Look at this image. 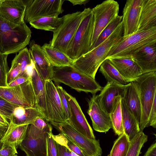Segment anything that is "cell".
Wrapping results in <instances>:
<instances>
[{
	"mask_svg": "<svg viewBox=\"0 0 156 156\" xmlns=\"http://www.w3.org/2000/svg\"><path fill=\"white\" fill-rule=\"evenodd\" d=\"M123 26L122 21L114 31L97 47L74 60L73 66L95 79L98 69L105 60L111 48L122 38Z\"/></svg>",
	"mask_w": 156,
	"mask_h": 156,
	"instance_id": "cell-1",
	"label": "cell"
},
{
	"mask_svg": "<svg viewBox=\"0 0 156 156\" xmlns=\"http://www.w3.org/2000/svg\"><path fill=\"white\" fill-rule=\"evenodd\" d=\"M31 33L25 22L17 24L0 16V52L7 55L19 52L30 44Z\"/></svg>",
	"mask_w": 156,
	"mask_h": 156,
	"instance_id": "cell-2",
	"label": "cell"
},
{
	"mask_svg": "<svg viewBox=\"0 0 156 156\" xmlns=\"http://www.w3.org/2000/svg\"><path fill=\"white\" fill-rule=\"evenodd\" d=\"M51 80L66 85L78 92L92 94L101 91L102 87L91 77L80 72L73 66L53 67Z\"/></svg>",
	"mask_w": 156,
	"mask_h": 156,
	"instance_id": "cell-3",
	"label": "cell"
},
{
	"mask_svg": "<svg viewBox=\"0 0 156 156\" xmlns=\"http://www.w3.org/2000/svg\"><path fill=\"white\" fill-rule=\"evenodd\" d=\"M156 41V27L137 32L121 39L110 50L105 59L131 58L132 54L146 45Z\"/></svg>",
	"mask_w": 156,
	"mask_h": 156,
	"instance_id": "cell-4",
	"label": "cell"
},
{
	"mask_svg": "<svg viewBox=\"0 0 156 156\" xmlns=\"http://www.w3.org/2000/svg\"><path fill=\"white\" fill-rule=\"evenodd\" d=\"M94 27L92 9L86 8L85 16L67 50L66 54L71 59L75 60L90 50Z\"/></svg>",
	"mask_w": 156,
	"mask_h": 156,
	"instance_id": "cell-5",
	"label": "cell"
},
{
	"mask_svg": "<svg viewBox=\"0 0 156 156\" xmlns=\"http://www.w3.org/2000/svg\"><path fill=\"white\" fill-rule=\"evenodd\" d=\"M139 95L142 114L140 131L149 126V116L154 98L156 96V72L142 74L132 81Z\"/></svg>",
	"mask_w": 156,
	"mask_h": 156,
	"instance_id": "cell-6",
	"label": "cell"
},
{
	"mask_svg": "<svg viewBox=\"0 0 156 156\" xmlns=\"http://www.w3.org/2000/svg\"><path fill=\"white\" fill-rule=\"evenodd\" d=\"M86 11H77L63 16V21L58 28L53 32L49 42L51 47L66 54L69 45L76 33Z\"/></svg>",
	"mask_w": 156,
	"mask_h": 156,
	"instance_id": "cell-7",
	"label": "cell"
},
{
	"mask_svg": "<svg viewBox=\"0 0 156 156\" xmlns=\"http://www.w3.org/2000/svg\"><path fill=\"white\" fill-rule=\"evenodd\" d=\"M52 132L51 124L42 128L33 123L28 126L25 137L19 147L26 156H47V140Z\"/></svg>",
	"mask_w": 156,
	"mask_h": 156,
	"instance_id": "cell-8",
	"label": "cell"
},
{
	"mask_svg": "<svg viewBox=\"0 0 156 156\" xmlns=\"http://www.w3.org/2000/svg\"><path fill=\"white\" fill-rule=\"evenodd\" d=\"M0 97L17 106L35 107L36 97L31 77L18 86H0Z\"/></svg>",
	"mask_w": 156,
	"mask_h": 156,
	"instance_id": "cell-9",
	"label": "cell"
},
{
	"mask_svg": "<svg viewBox=\"0 0 156 156\" xmlns=\"http://www.w3.org/2000/svg\"><path fill=\"white\" fill-rule=\"evenodd\" d=\"M65 0H24L26 5L24 21L29 23L39 18L58 16L64 11L62 5Z\"/></svg>",
	"mask_w": 156,
	"mask_h": 156,
	"instance_id": "cell-10",
	"label": "cell"
},
{
	"mask_svg": "<svg viewBox=\"0 0 156 156\" xmlns=\"http://www.w3.org/2000/svg\"><path fill=\"white\" fill-rule=\"evenodd\" d=\"M50 122L78 146L87 156H101L102 152L99 140L90 139L67 123Z\"/></svg>",
	"mask_w": 156,
	"mask_h": 156,
	"instance_id": "cell-11",
	"label": "cell"
},
{
	"mask_svg": "<svg viewBox=\"0 0 156 156\" xmlns=\"http://www.w3.org/2000/svg\"><path fill=\"white\" fill-rule=\"evenodd\" d=\"M119 10V3L113 0L105 1L92 9L94 27L91 48L103 30L118 15Z\"/></svg>",
	"mask_w": 156,
	"mask_h": 156,
	"instance_id": "cell-12",
	"label": "cell"
},
{
	"mask_svg": "<svg viewBox=\"0 0 156 156\" xmlns=\"http://www.w3.org/2000/svg\"><path fill=\"white\" fill-rule=\"evenodd\" d=\"M48 120L49 122L66 123L60 99L51 80L45 81Z\"/></svg>",
	"mask_w": 156,
	"mask_h": 156,
	"instance_id": "cell-13",
	"label": "cell"
},
{
	"mask_svg": "<svg viewBox=\"0 0 156 156\" xmlns=\"http://www.w3.org/2000/svg\"><path fill=\"white\" fill-rule=\"evenodd\" d=\"M65 94L69 105L71 113V117L67 123L90 139H95L93 130L76 98L66 90Z\"/></svg>",
	"mask_w": 156,
	"mask_h": 156,
	"instance_id": "cell-14",
	"label": "cell"
},
{
	"mask_svg": "<svg viewBox=\"0 0 156 156\" xmlns=\"http://www.w3.org/2000/svg\"><path fill=\"white\" fill-rule=\"evenodd\" d=\"M87 101V113L91 120L94 129L99 132L108 131L112 128L110 118L101 105L98 95L93 94Z\"/></svg>",
	"mask_w": 156,
	"mask_h": 156,
	"instance_id": "cell-15",
	"label": "cell"
},
{
	"mask_svg": "<svg viewBox=\"0 0 156 156\" xmlns=\"http://www.w3.org/2000/svg\"><path fill=\"white\" fill-rule=\"evenodd\" d=\"M143 0L126 1L123 10V38L137 32Z\"/></svg>",
	"mask_w": 156,
	"mask_h": 156,
	"instance_id": "cell-16",
	"label": "cell"
},
{
	"mask_svg": "<svg viewBox=\"0 0 156 156\" xmlns=\"http://www.w3.org/2000/svg\"><path fill=\"white\" fill-rule=\"evenodd\" d=\"M131 58L140 68L142 74L156 72V41L134 52Z\"/></svg>",
	"mask_w": 156,
	"mask_h": 156,
	"instance_id": "cell-17",
	"label": "cell"
},
{
	"mask_svg": "<svg viewBox=\"0 0 156 156\" xmlns=\"http://www.w3.org/2000/svg\"><path fill=\"white\" fill-rule=\"evenodd\" d=\"M26 8L24 0H0V16L15 24L25 22Z\"/></svg>",
	"mask_w": 156,
	"mask_h": 156,
	"instance_id": "cell-18",
	"label": "cell"
},
{
	"mask_svg": "<svg viewBox=\"0 0 156 156\" xmlns=\"http://www.w3.org/2000/svg\"><path fill=\"white\" fill-rule=\"evenodd\" d=\"M29 51L38 73L44 80H51L53 67L46 58L41 47L31 41Z\"/></svg>",
	"mask_w": 156,
	"mask_h": 156,
	"instance_id": "cell-19",
	"label": "cell"
},
{
	"mask_svg": "<svg viewBox=\"0 0 156 156\" xmlns=\"http://www.w3.org/2000/svg\"><path fill=\"white\" fill-rule=\"evenodd\" d=\"M108 59L127 83L142 74L140 68L131 58H115Z\"/></svg>",
	"mask_w": 156,
	"mask_h": 156,
	"instance_id": "cell-20",
	"label": "cell"
},
{
	"mask_svg": "<svg viewBox=\"0 0 156 156\" xmlns=\"http://www.w3.org/2000/svg\"><path fill=\"white\" fill-rule=\"evenodd\" d=\"M127 84L122 85L107 82L98 95L101 105L108 114L112 109L115 98L118 95H121L122 98L123 97Z\"/></svg>",
	"mask_w": 156,
	"mask_h": 156,
	"instance_id": "cell-21",
	"label": "cell"
},
{
	"mask_svg": "<svg viewBox=\"0 0 156 156\" xmlns=\"http://www.w3.org/2000/svg\"><path fill=\"white\" fill-rule=\"evenodd\" d=\"M156 27V0H143L137 32Z\"/></svg>",
	"mask_w": 156,
	"mask_h": 156,
	"instance_id": "cell-22",
	"label": "cell"
},
{
	"mask_svg": "<svg viewBox=\"0 0 156 156\" xmlns=\"http://www.w3.org/2000/svg\"><path fill=\"white\" fill-rule=\"evenodd\" d=\"M31 78L36 97L35 107L48 120L45 81L39 74L36 68L34 70Z\"/></svg>",
	"mask_w": 156,
	"mask_h": 156,
	"instance_id": "cell-23",
	"label": "cell"
},
{
	"mask_svg": "<svg viewBox=\"0 0 156 156\" xmlns=\"http://www.w3.org/2000/svg\"><path fill=\"white\" fill-rule=\"evenodd\" d=\"M38 117H44L36 107L18 106L14 110L10 122L17 125H29Z\"/></svg>",
	"mask_w": 156,
	"mask_h": 156,
	"instance_id": "cell-24",
	"label": "cell"
},
{
	"mask_svg": "<svg viewBox=\"0 0 156 156\" xmlns=\"http://www.w3.org/2000/svg\"><path fill=\"white\" fill-rule=\"evenodd\" d=\"M122 98L140 126L142 114L141 106L137 90L132 82L127 84Z\"/></svg>",
	"mask_w": 156,
	"mask_h": 156,
	"instance_id": "cell-25",
	"label": "cell"
},
{
	"mask_svg": "<svg viewBox=\"0 0 156 156\" xmlns=\"http://www.w3.org/2000/svg\"><path fill=\"white\" fill-rule=\"evenodd\" d=\"M41 47L46 58L53 67L73 66L74 60L66 54L51 47L49 44L44 43Z\"/></svg>",
	"mask_w": 156,
	"mask_h": 156,
	"instance_id": "cell-26",
	"label": "cell"
},
{
	"mask_svg": "<svg viewBox=\"0 0 156 156\" xmlns=\"http://www.w3.org/2000/svg\"><path fill=\"white\" fill-rule=\"evenodd\" d=\"M121 107L124 132L130 141L140 131L139 124L122 98Z\"/></svg>",
	"mask_w": 156,
	"mask_h": 156,
	"instance_id": "cell-27",
	"label": "cell"
},
{
	"mask_svg": "<svg viewBox=\"0 0 156 156\" xmlns=\"http://www.w3.org/2000/svg\"><path fill=\"white\" fill-rule=\"evenodd\" d=\"M29 125H17L11 122L3 137L1 139L2 143H10L17 147L25 138Z\"/></svg>",
	"mask_w": 156,
	"mask_h": 156,
	"instance_id": "cell-28",
	"label": "cell"
},
{
	"mask_svg": "<svg viewBox=\"0 0 156 156\" xmlns=\"http://www.w3.org/2000/svg\"><path fill=\"white\" fill-rule=\"evenodd\" d=\"M122 97L118 95L115 98L112 109L109 114L112 128L115 134L119 136L124 133L121 107Z\"/></svg>",
	"mask_w": 156,
	"mask_h": 156,
	"instance_id": "cell-29",
	"label": "cell"
},
{
	"mask_svg": "<svg viewBox=\"0 0 156 156\" xmlns=\"http://www.w3.org/2000/svg\"><path fill=\"white\" fill-rule=\"evenodd\" d=\"M99 71L108 82L126 85L128 83L109 59H105L100 66Z\"/></svg>",
	"mask_w": 156,
	"mask_h": 156,
	"instance_id": "cell-30",
	"label": "cell"
},
{
	"mask_svg": "<svg viewBox=\"0 0 156 156\" xmlns=\"http://www.w3.org/2000/svg\"><path fill=\"white\" fill-rule=\"evenodd\" d=\"M62 21V17L50 16L39 18L29 23L35 29L53 32L58 28Z\"/></svg>",
	"mask_w": 156,
	"mask_h": 156,
	"instance_id": "cell-31",
	"label": "cell"
},
{
	"mask_svg": "<svg viewBox=\"0 0 156 156\" xmlns=\"http://www.w3.org/2000/svg\"><path fill=\"white\" fill-rule=\"evenodd\" d=\"M130 141L125 133L119 136L114 141L108 156H126L129 147Z\"/></svg>",
	"mask_w": 156,
	"mask_h": 156,
	"instance_id": "cell-32",
	"label": "cell"
},
{
	"mask_svg": "<svg viewBox=\"0 0 156 156\" xmlns=\"http://www.w3.org/2000/svg\"><path fill=\"white\" fill-rule=\"evenodd\" d=\"M147 139L148 136L143 131H140L130 141L129 147L126 156H139L140 150Z\"/></svg>",
	"mask_w": 156,
	"mask_h": 156,
	"instance_id": "cell-33",
	"label": "cell"
},
{
	"mask_svg": "<svg viewBox=\"0 0 156 156\" xmlns=\"http://www.w3.org/2000/svg\"><path fill=\"white\" fill-rule=\"evenodd\" d=\"M122 20V16L118 15L112 20L101 32L90 50L97 47L108 37L121 23Z\"/></svg>",
	"mask_w": 156,
	"mask_h": 156,
	"instance_id": "cell-34",
	"label": "cell"
},
{
	"mask_svg": "<svg viewBox=\"0 0 156 156\" xmlns=\"http://www.w3.org/2000/svg\"><path fill=\"white\" fill-rule=\"evenodd\" d=\"M55 141L65 146L79 156H87L82 151L66 136L60 133L56 135H52Z\"/></svg>",
	"mask_w": 156,
	"mask_h": 156,
	"instance_id": "cell-35",
	"label": "cell"
},
{
	"mask_svg": "<svg viewBox=\"0 0 156 156\" xmlns=\"http://www.w3.org/2000/svg\"><path fill=\"white\" fill-rule=\"evenodd\" d=\"M18 106L0 97V115L9 122L14 110Z\"/></svg>",
	"mask_w": 156,
	"mask_h": 156,
	"instance_id": "cell-36",
	"label": "cell"
},
{
	"mask_svg": "<svg viewBox=\"0 0 156 156\" xmlns=\"http://www.w3.org/2000/svg\"><path fill=\"white\" fill-rule=\"evenodd\" d=\"M21 73V65L16 55L12 61L11 67L7 73L6 82L7 85L18 77Z\"/></svg>",
	"mask_w": 156,
	"mask_h": 156,
	"instance_id": "cell-37",
	"label": "cell"
},
{
	"mask_svg": "<svg viewBox=\"0 0 156 156\" xmlns=\"http://www.w3.org/2000/svg\"><path fill=\"white\" fill-rule=\"evenodd\" d=\"M8 55L0 52V86H7V75L9 70L7 62Z\"/></svg>",
	"mask_w": 156,
	"mask_h": 156,
	"instance_id": "cell-38",
	"label": "cell"
},
{
	"mask_svg": "<svg viewBox=\"0 0 156 156\" xmlns=\"http://www.w3.org/2000/svg\"><path fill=\"white\" fill-rule=\"evenodd\" d=\"M56 87L60 99L67 123L71 117V113L69 105L65 96V90L60 85H57Z\"/></svg>",
	"mask_w": 156,
	"mask_h": 156,
	"instance_id": "cell-39",
	"label": "cell"
},
{
	"mask_svg": "<svg viewBox=\"0 0 156 156\" xmlns=\"http://www.w3.org/2000/svg\"><path fill=\"white\" fill-rule=\"evenodd\" d=\"M52 133H50L47 140V156H58L56 143L54 139Z\"/></svg>",
	"mask_w": 156,
	"mask_h": 156,
	"instance_id": "cell-40",
	"label": "cell"
},
{
	"mask_svg": "<svg viewBox=\"0 0 156 156\" xmlns=\"http://www.w3.org/2000/svg\"><path fill=\"white\" fill-rule=\"evenodd\" d=\"M0 149V156H14L18 154L17 148L15 145L10 143H2Z\"/></svg>",
	"mask_w": 156,
	"mask_h": 156,
	"instance_id": "cell-41",
	"label": "cell"
},
{
	"mask_svg": "<svg viewBox=\"0 0 156 156\" xmlns=\"http://www.w3.org/2000/svg\"><path fill=\"white\" fill-rule=\"evenodd\" d=\"M149 126L156 128V96L154 98L149 116Z\"/></svg>",
	"mask_w": 156,
	"mask_h": 156,
	"instance_id": "cell-42",
	"label": "cell"
},
{
	"mask_svg": "<svg viewBox=\"0 0 156 156\" xmlns=\"http://www.w3.org/2000/svg\"><path fill=\"white\" fill-rule=\"evenodd\" d=\"M56 143L58 150V156H79L65 146L56 142Z\"/></svg>",
	"mask_w": 156,
	"mask_h": 156,
	"instance_id": "cell-43",
	"label": "cell"
},
{
	"mask_svg": "<svg viewBox=\"0 0 156 156\" xmlns=\"http://www.w3.org/2000/svg\"><path fill=\"white\" fill-rule=\"evenodd\" d=\"M9 121L0 115V139L4 136L9 125Z\"/></svg>",
	"mask_w": 156,
	"mask_h": 156,
	"instance_id": "cell-44",
	"label": "cell"
},
{
	"mask_svg": "<svg viewBox=\"0 0 156 156\" xmlns=\"http://www.w3.org/2000/svg\"><path fill=\"white\" fill-rule=\"evenodd\" d=\"M31 77L25 76H20L10 83L8 84L7 87H12L22 84L29 80Z\"/></svg>",
	"mask_w": 156,
	"mask_h": 156,
	"instance_id": "cell-45",
	"label": "cell"
},
{
	"mask_svg": "<svg viewBox=\"0 0 156 156\" xmlns=\"http://www.w3.org/2000/svg\"><path fill=\"white\" fill-rule=\"evenodd\" d=\"M144 156H156V143L153 144L148 149Z\"/></svg>",
	"mask_w": 156,
	"mask_h": 156,
	"instance_id": "cell-46",
	"label": "cell"
},
{
	"mask_svg": "<svg viewBox=\"0 0 156 156\" xmlns=\"http://www.w3.org/2000/svg\"><path fill=\"white\" fill-rule=\"evenodd\" d=\"M72 3L73 5H85L86 4L90 1L89 0H68Z\"/></svg>",
	"mask_w": 156,
	"mask_h": 156,
	"instance_id": "cell-47",
	"label": "cell"
},
{
	"mask_svg": "<svg viewBox=\"0 0 156 156\" xmlns=\"http://www.w3.org/2000/svg\"><path fill=\"white\" fill-rule=\"evenodd\" d=\"M2 142L1 140L0 139V149L1 148L2 146Z\"/></svg>",
	"mask_w": 156,
	"mask_h": 156,
	"instance_id": "cell-48",
	"label": "cell"
},
{
	"mask_svg": "<svg viewBox=\"0 0 156 156\" xmlns=\"http://www.w3.org/2000/svg\"><path fill=\"white\" fill-rule=\"evenodd\" d=\"M14 156H18V155H17V154H16Z\"/></svg>",
	"mask_w": 156,
	"mask_h": 156,
	"instance_id": "cell-49",
	"label": "cell"
}]
</instances>
